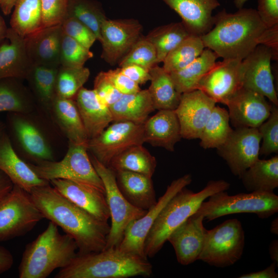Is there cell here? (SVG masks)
Instances as JSON below:
<instances>
[{
    "instance_id": "obj_54",
    "label": "cell",
    "mask_w": 278,
    "mask_h": 278,
    "mask_svg": "<svg viewBox=\"0 0 278 278\" xmlns=\"http://www.w3.org/2000/svg\"><path fill=\"white\" fill-rule=\"evenodd\" d=\"M13 186V184L10 179L0 170V199L7 194Z\"/></svg>"
},
{
    "instance_id": "obj_24",
    "label": "cell",
    "mask_w": 278,
    "mask_h": 278,
    "mask_svg": "<svg viewBox=\"0 0 278 278\" xmlns=\"http://www.w3.org/2000/svg\"><path fill=\"white\" fill-rule=\"evenodd\" d=\"M144 143L173 152L182 138L179 121L175 110H160L143 124Z\"/></svg>"
},
{
    "instance_id": "obj_15",
    "label": "cell",
    "mask_w": 278,
    "mask_h": 278,
    "mask_svg": "<svg viewBox=\"0 0 278 278\" xmlns=\"http://www.w3.org/2000/svg\"><path fill=\"white\" fill-rule=\"evenodd\" d=\"M142 25L136 20H104L101 25V58L111 65L126 55L141 36Z\"/></svg>"
},
{
    "instance_id": "obj_53",
    "label": "cell",
    "mask_w": 278,
    "mask_h": 278,
    "mask_svg": "<svg viewBox=\"0 0 278 278\" xmlns=\"http://www.w3.org/2000/svg\"><path fill=\"white\" fill-rule=\"evenodd\" d=\"M13 263L14 258L11 252L5 247L0 246V274L9 270Z\"/></svg>"
},
{
    "instance_id": "obj_14",
    "label": "cell",
    "mask_w": 278,
    "mask_h": 278,
    "mask_svg": "<svg viewBox=\"0 0 278 278\" xmlns=\"http://www.w3.org/2000/svg\"><path fill=\"white\" fill-rule=\"evenodd\" d=\"M274 59L272 50L258 45L241 63V86L263 95L278 106L271 61Z\"/></svg>"
},
{
    "instance_id": "obj_38",
    "label": "cell",
    "mask_w": 278,
    "mask_h": 278,
    "mask_svg": "<svg viewBox=\"0 0 278 278\" xmlns=\"http://www.w3.org/2000/svg\"><path fill=\"white\" fill-rule=\"evenodd\" d=\"M205 48L200 36L191 34L167 55L162 67L168 73L181 70L198 58Z\"/></svg>"
},
{
    "instance_id": "obj_17",
    "label": "cell",
    "mask_w": 278,
    "mask_h": 278,
    "mask_svg": "<svg viewBox=\"0 0 278 278\" xmlns=\"http://www.w3.org/2000/svg\"><path fill=\"white\" fill-rule=\"evenodd\" d=\"M241 60L223 59L216 62L198 83L197 90L216 102L225 105L241 86Z\"/></svg>"
},
{
    "instance_id": "obj_11",
    "label": "cell",
    "mask_w": 278,
    "mask_h": 278,
    "mask_svg": "<svg viewBox=\"0 0 278 278\" xmlns=\"http://www.w3.org/2000/svg\"><path fill=\"white\" fill-rule=\"evenodd\" d=\"M98 136L89 140L88 150L99 162L108 166L112 160L128 148L143 145V124L113 121Z\"/></svg>"
},
{
    "instance_id": "obj_6",
    "label": "cell",
    "mask_w": 278,
    "mask_h": 278,
    "mask_svg": "<svg viewBox=\"0 0 278 278\" xmlns=\"http://www.w3.org/2000/svg\"><path fill=\"white\" fill-rule=\"evenodd\" d=\"M202 202L195 213L211 221L221 216L237 213H253L266 219L278 212V196L274 192H252L229 195L221 191Z\"/></svg>"
},
{
    "instance_id": "obj_13",
    "label": "cell",
    "mask_w": 278,
    "mask_h": 278,
    "mask_svg": "<svg viewBox=\"0 0 278 278\" xmlns=\"http://www.w3.org/2000/svg\"><path fill=\"white\" fill-rule=\"evenodd\" d=\"M261 141L257 128H235L217 150L231 172L239 178L259 159Z\"/></svg>"
},
{
    "instance_id": "obj_59",
    "label": "cell",
    "mask_w": 278,
    "mask_h": 278,
    "mask_svg": "<svg viewBox=\"0 0 278 278\" xmlns=\"http://www.w3.org/2000/svg\"><path fill=\"white\" fill-rule=\"evenodd\" d=\"M248 1V0H234V3L235 7L239 9L243 8L244 4Z\"/></svg>"
},
{
    "instance_id": "obj_28",
    "label": "cell",
    "mask_w": 278,
    "mask_h": 278,
    "mask_svg": "<svg viewBox=\"0 0 278 278\" xmlns=\"http://www.w3.org/2000/svg\"><path fill=\"white\" fill-rule=\"evenodd\" d=\"M109 108L113 121H127L140 125L144 124L155 110L148 89L123 94Z\"/></svg>"
},
{
    "instance_id": "obj_10",
    "label": "cell",
    "mask_w": 278,
    "mask_h": 278,
    "mask_svg": "<svg viewBox=\"0 0 278 278\" xmlns=\"http://www.w3.org/2000/svg\"><path fill=\"white\" fill-rule=\"evenodd\" d=\"M90 158L103 182L110 214L111 224L105 249L118 247L129 224L142 217L147 211L134 206L124 197L117 186L115 172L112 169L92 155Z\"/></svg>"
},
{
    "instance_id": "obj_3",
    "label": "cell",
    "mask_w": 278,
    "mask_h": 278,
    "mask_svg": "<svg viewBox=\"0 0 278 278\" xmlns=\"http://www.w3.org/2000/svg\"><path fill=\"white\" fill-rule=\"evenodd\" d=\"M152 265L146 258L126 252L118 247L98 252L78 254L55 278H128L149 277Z\"/></svg>"
},
{
    "instance_id": "obj_50",
    "label": "cell",
    "mask_w": 278,
    "mask_h": 278,
    "mask_svg": "<svg viewBox=\"0 0 278 278\" xmlns=\"http://www.w3.org/2000/svg\"><path fill=\"white\" fill-rule=\"evenodd\" d=\"M256 11L267 28L278 25V0H258Z\"/></svg>"
},
{
    "instance_id": "obj_29",
    "label": "cell",
    "mask_w": 278,
    "mask_h": 278,
    "mask_svg": "<svg viewBox=\"0 0 278 278\" xmlns=\"http://www.w3.org/2000/svg\"><path fill=\"white\" fill-rule=\"evenodd\" d=\"M248 192H273L278 187V156L258 159L239 178Z\"/></svg>"
},
{
    "instance_id": "obj_23",
    "label": "cell",
    "mask_w": 278,
    "mask_h": 278,
    "mask_svg": "<svg viewBox=\"0 0 278 278\" xmlns=\"http://www.w3.org/2000/svg\"><path fill=\"white\" fill-rule=\"evenodd\" d=\"M0 170L12 181L28 193L33 188L49 184V182L39 178L14 150L9 137L0 135Z\"/></svg>"
},
{
    "instance_id": "obj_7",
    "label": "cell",
    "mask_w": 278,
    "mask_h": 278,
    "mask_svg": "<svg viewBox=\"0 0 278 278\" xmlns=\"http://www.w3.org/2000/svg\"><path fill=\"white\" fill-rule=\"evenodd\" d=\"M87 146L69 142L67 151L60 161H39L29 164L42 179L49 182L54 179H67L88 184L105 193L103 182L94 167L88 152Z\"/></svg>"
},
{
    "instance_id": "obj_35",
    "label": "cell",
    "mask_w": 278,
    "mask_h": 278,
    "mask_svg": "<svg viewBox=\"0 0 278 278\" xmlns=\"http://www.w3.org/2000/svg\"><path fill=\"white\" fill-rule=\"evenodd\" d=\"M10 21V28L25 38L42 28L41 0H16Z\"/></svg>"
},
{
    "instance_id": "obj_55",
    "label": "cell",
    "mask_w": 278,
    "mask_h": 278,
    "mask_svg": "<svg viewBox=\"0 0 278 278\" xmlns=\"http://www.w3.org/2000/svg\"><path fill=\"white\" fill-rule=\"evenodd\" d=\"M269 253L272 262L278 265V240H273L269 247Z\"/></svg>"
},
{
    "instance_id": "obj_20",
    "label": "cell",
    "mask_w": 278,
    "mask_h": 278,
    "mask_svg": "<svg viewBox=\"0 0 278 278\" xmlns=\"http://www.w3.org/2000/svg\"><path fill=\"white\" fill-rule=\"evenodd\" d=\"M61 195L97 219L108 222L110 214L105 193L94 186L67 179L49 181Z\"/></svg>"
},
{
    "instance_id": "obj_19",
    "label": "cell",
    "mask_w": 278,
    "mask_h": 278,
    "mask_svg": "<svg viewBox=\"0 0 278 278\" xmlns=\"http://www.w3.org/2000/svg\"><path fill=\"white\" fill-rule=\"evenodd\" d=\"M203 220V216L193 214L167 239L175 250L178 262L182 265H188L198 260L207 231Z\"/></svg>"
},
{
    "instance_id": "obj_26",
    "label": "cell",
    "mask_w": 278,
    "mask_h": 278,
    "mask_svg": "<svg viewBox=\"0 0 278 278\" xmlns=\"http://www.w3.org/2000/svg\"><path fill=\"white\" fill-rule=\"evenodd\" d=\"M75 98L89 140L98 136L113 121L109 107L101 101L94 90L82 87Z\"/></svg>"
},
{
    "instance_id": "obj_40",
    "label": "cell",
    "mask_w": 278,
    "mask_h": 278,
    "mask_svg": "<svg viewBox=\"0 0 278 278\" xmlns=\"http://www.w3.org/2000/svg\"><path fill=\"white\" fill-rule=\"evenodd\" d=\"M90 75L88 68L60 66L56 82V96L62 98L73 99L83 87Z\"/></svg>"
},
{
    "instance_id": "obj_51",
    "label": "cell",
    "mask_w": 278,
    "mask_h": 278,
    "mask_svg": "<svg viewBox=\"0 0 278 278\" xmlns=\"http://www.w3.org/2000/svg\"><path fill=\"white\" fill-rule=\"evenodd\" d=\"M121 72L138 85L150 81L149 70L135 64H130L119 67Z\"/></svg>"
},
{
    "instance_id": "obj_18",
    "label": "cell",
    "mask_w": 278,
    "mask_h": 278,
    "mask_svg": "<svg viewBox=\"0 0 278 278\" xmlns=\"http://www.w3.org/2000/svg\"><path fill=\"white\" fill-rule=\"evenodd\" d=\"M230 122L235 128H258L269 117L272 107L263 95L241 87L228 100Z\"/></svg>"
},
{
    "instance_id": "obj_41",
    "label": "cell",
    "mask_w": 278,
    "mask_h": 278,
    "mask_svg": "<svg viewBox=\"0 0 278 278\" xmlns=\"http://www.w3.org/2000/svg\"><path fill=\"white\" fill-rule=\"evenodd\" d=\"M59 67L32 65L27 78L31 79L40 99L49 103L56 96V82Z\"/></svg>"
},
{
    "instance_id": "obj_21",
    "label": "cell",
    "mask_w": 278,
    "mask_h": 278,
    "mask_svg": "<svg viewBox=\"0 0 278 278\" xmlns=\"http://www.w3.org/2000/svg\"><path fill=\"white\" fill-rule=\"evenodd\" d=\"M63 31L61 25L42 28L24 38L32 65L60 67V51Z\"/></svg>"
},
{
    "instance_id": "obj_36",
    "label": "cell",
    "mask_w": 278,
    "mask_h": 278,
    "mask_svg": "<svg viewBox=\"0 0 278 278\" xmlns=\"http://www.w3.org/2000/svg\"><path fill=\"white\" fill-rule=\"evenodd\" d=\"M190 34L181 22L157 27L145 37L155 49L158 64L163 62L167 55Z\"/></svg>"
},
{
    "instance_id": "obj_5",
    "label": "cell",
    "mask_w": 278,
    "mask_h": 278,
    "mask_svg": "<svg viewBox=\"0 0 278 278\" xmlns=\"http://www.w3.org/2000/svg\"><path fill=\"white\" fill-rule=\"evenodd\" d=\"M230 184L224 180H211L200 191L195 193L185 187L179 190L162 208L145 241V256L153 257L162 248L170 234L214 194L227 191Z\"/></svg>"
},
{
    "instance_id": "obj_60",
    "label": "cell",
    "mask_w": 278,
    "mask_h": 278,
    "mask_svg": "<svg viewBox=\"0 0 278 278\" xmlns=\"http://www.w3.org/2000/svg\"><path fill=\"white\" fill-rule=\"evenodd\" d=\"M1 134H2V133H1V129H0V135H1Z\"/></svg>"
},
{
    "instance_id": "obj_48",
    "label": "cell",
    "mask_w": 278,
    "mask_h": 278,
    "mask_svg": "<svg viewBox=\"0 0 278 278\" xmlns=\"http://www.w3.org/2000/svg\"><path fill=\"white\" fill-rule=\"evenodd\" d=\"M93 90L101 101L109 107L116 102L122 96L109 80L105 72H100L94 81Z\"/></svg>"
},
{
    "instance_id": "obj_43",
    "label": "cell",
    "mask_w": 278,
    "mask_h": 278,
    "mask_svg": "<svg viewBox=\"0 0 278 278\" xmlns=\"http://www.w3.org/2000/svg\"><path fill=\"white\" fill-rule=\"evenodd\" d=\"M93 57V54L90 49L63 32L60 51V66L82 67Z\"/></svg>"
},
{
    "instance_id": "obj_1",
    "label": "cell",
    "mask_w": 278,
    "mask_h": 278,
    "mask_svg": "<svg viewBox=\"0 0 278 278\" xmlns=\"http://www.w3.org/2000/svg\"><path fill=\"white\" fill-rule=\"evenodd\" d=\"M29 193L44 218L74 239L78 254L105 249L110 230L108 222L78 206L49 184L36 187Z\"/></svg>"
},
{
    "instance_id": "obj_57",
    "label": "cell",
    "mask_w": 278,
    "mask_h": 278,
    "mask_svg": "<svg viewBox=\"0 0 278 278\" xmlns=\"http://www.w3.org/2000/svg\"><path fill=\"white\" fill-rule=\"evenodd\" d=\"M7 30L8 28L6 26L5 22L0 14V44L5 39Z\"/></svg>"
},
{
    "instance_id": "obj_33",
    "label": "cell",
    "mask_w": 278,
    "mask_h": 278,
    "mask_svg": "<svg viewBox=\"0 0 278 278\" xmlns=\"http://www.w3.org/2000/svg\"><path fill=\"white\" fill-rule=\"evenodd\" d=\"M157 162L143 145L132 146L114 158L108 167L114 171L128 170L152 178Z\"/></svg>"
},
{
    "instance_id": "obj_25",
    "label": "cell",
    "mask_w": 278,
    "mask_h": 278,
    "mask_svg": "<svg viewBox=\"0 0 278 278\" xmlns=\"http://www.w3.org/2000/svg\"><path fill=\"white\" fill-rule=\"evenodd\" d=\"M5 39L0 44V80L27 78L32 64L27 53L25 38L9 28Z\"/></svg>"
},
{
    "instance_id": "obj_44",
    "label": "cell",
    "mask_w": 278,
    "mask_h": 278,
    "mask_svg": "<svg viewBox=\"0 0 278 278\" xmlns=\"http://www.w3.org/2000/svg\"><path fill=\"white\" fill-rule=\"evenodd\" d=\"M278 106L272 104L269 117L258 128L263 141L259 155H268L278 152Z\"/></svg>"
},
{
    "instance_id": "obj_45",
    "label": "cell",
    "mask_w": 278,
    "mask_h": 278,
    "mask_svg": "<svg viewBox=\"0 0 278 278\" xmlns=\"http://www.w3.org/2000/svg\"><path fill=\"white\" fill-rule=\"evenodd\" d=\"M42 27L61 25L67 16L68 0H41Z\"/></svg>"
},
{
    "instance_id": "obj_49",
    "label": "cell",
    "mask_w": 278,
    "mask_h": 278,
    "mask_svg": "<svg viewBox=\"0 0 278 278\" xmlns=\"http://www.w3.org/2000/svg\"><path fill=\"white\" fill-rule=\"evenodd\" d=\"M105 72L109 80L122 94H133L141 90L138 84L121 72L119 67Z\"/></svg>"
},
{
    "instance_id": "obj_46",
    "label": "cell",
    "mask_w": 278,
    "mask_h": 278,
    "mask_svg": "<svg viewBox=\"0 0 278 278\" xmlns=\"http://www.w3.org/2000/svg\"><path fill=\"white\" fill-rule=\"evenodd\" d=\"M61 25L64 34L88 49L97 40L90 29L74 18L66 17Z\"/></svg>"
},
{
    "instance_id": "obj_61",
    "label": "cell",
    "mask_w": 278,
    "mask_h": 278,
    "mask_svg": "<svg viewBox=\"0 0 278 278\" xmlns=\"http://www.w3.org/2000/svg\"><path fill=\"white\" fill-rule=\"evenodd\" d=\"M1 1H2V0H0V3H1Z\"/></svg>"
},
{
    "instance_id": "obj_52",
    "label": "cell",
    "mask_w": 278,
    "mask_h": 278,
    "mask_svg": "<svg viewBox=\"0 0 278 278\" xmlns=\"http://www.w3.org/2000/svg\"><path fill=\"white\" fill-rule=\"evenodd\" d=\"M277 266L278 265L275 263L272 262L264 269L242 274L239 276V278H277L278 274L276 271Z\"/></svg>"
},
{
    "instance_id": "obj_8",
    "label": "cell",
    "mask_w": 278,
    "mask_h": 278,
    "mask_svg": "<svg viewBox=\"0 0 278 278\" xmlns=\"http://www.w3.org/2000/svg\"><path fill=\"white\" fill-rule=\"evenodd\" d=\"M245 246V232L241 222L234 218L207 230L200 260L217 268L235 264L241 257Z\"/></svg>"
},
{
    "instance_id": "obj_56",
    "label": "cell",
    "mask_w": 278,
    "mask_h": 278,
    "mask_svg": "<svg viewBox=\"0 0 278 278\" xmlns=\"http://www.w3.org/2000/svg\"><path fill=\"white\" fill-rule=\"evenodd\" d=\"M16 1V0H2L0 8L5 15H7L11 13Z\"/></svg>"
},
{
    "instance_id": "obj_30",
    "label": "cell",
    "mask_w": 278,
    "mask_h": 278,
    "mask_svg": "<svg viewBox=\"0 0 278 278\" xmlns=\"http://www.w3.org/2000/svg\"><path fill=\"white\" fill-rule=\"evenodd\" d=\"M53 103L57 119L69 142L87 146L89 140L75 101L56 96Z\"/></svg>"
},
{
    "instance_id": "obj_31",
    "label": "cell",
    "mask_w": 278,
    "mask_h": 278,
    "mask_svg": "<svg viewBox=\"0 0 278 278\" xmlns=\"http://www.w3.org/2000/svg\"><path fill=\"white\" fill-rule=\"evenodd\" d=\"M150 85L148 89L155 110H175L182 94L176 89L169 73L155 65L149 70Z\"/></svg>"
},
{
    "instance_id": "obj_47",
    "label": "cell",
    "mask_w": 278,
    "mask_h": 278,
    "mask_svg": "<svg viewBox=\"0 0 278 278\" xmlns=\"http://www.w3.org/2000/svg\"><path fill=\"white\" fill-rule=\"evenodd\" d=\"M0 80V112L25 111L26 106L21 94L10 83Z\"/></svg>"
},
{
    "instance_id": "obj_34",
    "label": "cell",
    "mask_w": 278,
    "mask_h": 278,
    "mask_svg": "<svg viewBox=\"0 0 278 278\" xmlns=\"http://www.w3.org/2000/svg\"><path fill=\"white\" fill-rule=\"evenodd\" d=\"M12 126L19 141L28 154L39 161L54 160L49 146L35 126L19 117L13 118Z\"/></svg>"
},
{
    "instance_id": "obj_32",
    "label": "cell",
    "mask_w": 278,
    "mask_h": 278,
    "mask_svg": "<svg viewBox=\"0 0 278 278\" xmlns=\"http://www.w3.org/2000/svg\"><path fill=\"white\" fill-rule=\"evenodd\" d=\"M218 58L215 52L205 48L201 54L187 66L169 73L176 90L182 94L197 90L199 82Z\"/></svg>"
},
{
    "instance_id": "obj_42",
    "label": "cell",
    "mask_w": 278,
    "mask_h": 278,
    "mask_svg": "<svg viewBox=\"0 0 278 278\" xmlns=\"http://www.w3.org/2000/svg\"><path fill=\"white\" fill-rule=\"evenodd\" d=\"M118 63L119 67L135 64L150 70L158 64L157 52L152 44L141 36Z\"/></svg>"
},
{
    "instance_id": "obj_58",
    "label": "cell",
    "mask_w": 278,
    "mask_h": 278,
    "mask_svg": "<svg viewBox=\"0 0 278 278\" xmlns=\"http://www.w3.org/2000/svg\"><path fill=\"white\" fill-rule=\"evenodd\" d=\"M270 232L275 235H278V218H275L271 223Z\"/></svg>"
},
{
    "instance_id": "obj_39",
    "label": "cell",
    "mask_w": 278,
    "mask_h": 278,
    "mask_svg": "<svg viewBox=\"0 0 278 278\" xmlns=\"http://www.w3.org/2000/svg\"><path fill=\"white\" fill-rule=\"evenodd\" d=\"M66 17L74 18L84 24L100 41L101 25L107 17L97 3L92 0H68Z\"/></svg>"
},
{
    "instance_id": "obj_9",
    "label": "cell",
    "mask_w": 278,
    "mask_h": 278,
    "mask_svg": "<svg viewBox=\"0 0 278 278\" xmlns=\"http://www.w3.org/2000/svg\"><path fill=\"white\" fill-rule=\"evenodd\" d=\"M44 218L30 193L13 184L0 199V241L25 235Z\"/></svg>"
},
{
    "instance_id": "obj_22",
    "label": "cell",
    "mask_w": 278,
    "mask_h": 278,
    "mask_svg": "<svg viewBox=\"0 0 278 278\" xmlns=\"http://www.w3.org/2000/svg\"><path fill=\"white\" fill-rule=\"evenodd\" d=\"M181 18L194 35L201 36L213 26V11L220 6L218 0H163Z\"/></svg>"
},
{
    "instance_id": "obj_37",
    "label": "cell",
    "mask_w": 278,
    "mask_h": 278,
    "mask_svg": "<svg viewBox=\"0 0 278 278\" xmlns=\"http://www.w3.org/2000/svg\"><path fill=\"white\" fill-rule=\"evenodd\" d=\"M228 111L215 106L200 136V146L205 149L216 148L222 145L232 132Z\"/></svg>"
},
{
    "instance_id": "obj_12",
    "label": "cell",
    "mask_w": 278,
    "mask_h": 278,
    "mask_svg": "<svg viewBox=\"0 0 278 278\" xmlns=\"http://www.w3.org/2000/svg\"><path fill=\"white\" fill-rule=\"evenodd\" d=\"M192 181L190 174H186L169 184L157 203L141 218L132 221L125 230L118 248L124 252L147 258L144 254L146 238L159 213L170 199Z\"/></svg>"
},
{
    "instance_id": "obj_27",
    "label": "cell",
    "mask_w": 278,
    "mask_h": 278,
    "mask_svg": "<svg viewBox=\"0 0 278 278\" xmlns=\"http://www.w3.org/2000/svg\"><path fill=\"white\" fill-rule=\"evenodd\" d=\"M114 171L119 190L131 204L147 211L157 203L152 178L128 170Z\"/></svg>"
},
{
    "instance_id": "obj_16",
    "label": "cell",
    "mask_w": 278,
    "mask_h": 278,
    "mask_svg": "<svg viewBox=\"0 0 278 278\" xmlns=\"http://www.w3.org/2000/svg\"><path fill=\"white\" fill-rule=\"evenodd\" d=\"M216 101L199 90L182 93L175 111L178 117L182 138H199Z\"/></svg>"
},
{
    "instance_id": "obj_2",
    "label": "cell",
    "mask_w": 278,
    "mask_h": 278,
    "mask_svg": "<svg viewBox=\"0 0 278 278\" xmlns=\"http://www.w3.org/2000/svg\"><path fill=\"white\" fill-rule=\"evenodd\" d=\"M267 28L256 10L242 8L231 13L223 9L214 16L213 27L200 37L205 47L218 57L242 60L260 45Z\"/></svg>"
},
{
    "instance_id": "obj_4",
    "label": "cell",
    "mask_w": 278,
    "mask_h": 278,
    "mask_svg": "<svg viewBox=\"0 0 278 278\" xmlns=\"http://www.w3.org/2000/svg\"><path fill=\"white\" fill-rule=\"evenodd\" d=\"M74 239L61 234L50 221L46 229L28 244L18 268L20 278H46L55 269L68 265L77 254Z\"/></svg>"
}]
</instances>
